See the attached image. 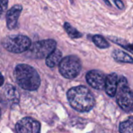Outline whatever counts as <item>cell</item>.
<instances>
[{"mask_svg": "<svg viewBox=\"0 0 133 133\" xmlns=\"http://www.w3.org/2000/svg\"><path fill=\"white\" fill-rule=\"evenodd\" d=\"M3 83H4V77H3V76L2 75V73L0 72V87L2 86Z\"/></svg>", "mask_w": 133, "mask_h": 133, "instance_id": "obj_20", "label": "cell"}, {"mask_svg": "<svg viewBox=\"0 0 133 133\" xmlns=\"http://www.w3.org/2000/svg\"><path fill=\"white\" fill-rule=\"evenodd\" d=\"M17 133H40L41 124L37 120L31 118H24L16 125Z\"/></svg>", "mask_w": 133, "mask_h": 133, "instance_id": "obj_7", "label": "cell"}, {"mask_svg": "<svg viewBox=\"0 0 133 133\" xmlns=\"http://www.w3.org/2000/svg\"><path fill=\"white\" fill-rule=\"evenodd\" d=\"M2 45L9 52L21 53L30 48L31 41L24 35H10L2 40Z\"/></svg>", "mask_w": 133, "mask_h": 133, "instance_id": "obj_4", "label": "cell"}, {"mask_svg": "<svg viewBox=\"0 0 133 133\" xmlns=\"http://www.w3.org/2000/svg\"><path fill=\"white\" fill-rule=\"evenodd\" d=\"M113 58L118 62H126V63H132V58L128 55L127 53L124 52L121 50H115L112 52Z\"/></svg>", "mask_w": 133, "mask_h": 133, "instance_id": "obj_12", "label": "cell"}, {"mask_svg": "<svg viewBox=\"0 0 133 133\" xmlns=\"http://www.w3.org/2000/svg\"><path fill=\"white\" fill-rule=\"evenodd\" d=\"M64 28L65 29L67 34L71 38H79L83 36L81 33H79L76 28H74L71 24L69 23H65L64 24Z\"/></svg>", "mask_w": 133, "mask_h": 133, "instance_id": "obj_15", "label": "cell"}, {"mask_svg": "<svg viewBox=\"0 0 133 133\" xmlns=\"http://www.w3.org/2000/svg\"><path fill=\"white\" fill-rule=\"evenodd\" d=\"M14 77L18 85L29 91L38 89L41 85V78L37 70L26 64H19L14 69Z\"/></svg>", "mask_w": 133, "mask_h": 133, "instance_id": "obj_2", "label": "cell"}, {"mask_svg": "<svg viewBox=\"0 0 133 133\" xmlns=\"http://www.w3.org/2000/svg\"><path fill=\"white\" fill-rule=\"evenodd\" d=\"M59 72L66 79H74L80 72L82 64L76 55H69L62 59L58 64Z\"/></svg>", "mask_w": 133, "mask_h": 133, "instance_id": "obj_5", "label": "cell"}, {"mask_svg": "<svg viewBox=\"0 0 133 133\" xmlns=\"http://www.w3.org/2000/svg\"><path fill=\"white\" fill-rule=\"evenodd\" d=\"M56 41L52 39L42 40L37 41L30 46V52L34 58H47L56 48Z\"/></svg>", "mask_w": 133, "mask_h": 133, "instance_id": "obj_6", "label": "cell"}, {"mask_svg": "<svg viewBox=\"0 0 133 133\" xmlns=\"http://www.w3.org/2000/svg\"><path fill=\"white\" fill-rule=\"evenodd\" d=\"M117 103L122 109L129 111L132 108V93L129 87L127 79L122 76L118 78V88L116 92Z\"/></svg>", "mask_w": 133, "mask_h": 133, "instance_id": "obj_3", "label": "cell"}, {"mask_svg": "<svg viewBox=\"0 0 133 133\" xmlns=\"http://www.w3.org/2000/svg\"><path fill=\"white\" fill-rule=\"evenodd\" d=\"M5 95L7 98L10 101H12L15 102V101H18L19 99V94L16 90L11 85H7L5 88Z\"/></svg>", "mask_w": 133, "mask_h": 133, "instance_id": "obj_13", "label": "cell"}, {"mask_svg": "<svg viewBox=\"0 0 133 133\" xmlns=\"http://www.w3.org/2000/svg\"><path fill=\"white\" fill-rule=\"evenodd\" d=\"M106 76L104 72L99 70H90L87 73L86 79L87 83L96 90L104 89Z\"/></svg>", "mask_w": 133, "mask_h": 133, "instance_id": "obj_8", "label": "cell"}, {"mask_svg": "<svg viewBox=\"0 0 133 133\" xmlns=\"http://www.w3.org/2000/svg\"><path fill=\"white\" fill-rule=\"evenodd\" d=\"M93 41L96 46L100 48H107L110 47V44L106 41V39L101 35H94L93 37Z\"/></svg>", "mask_w": 133, "mask_h": 133, "instance_id": "obj_16", "label": "cell"}, {"mask_svg": "<svg viewBox=\"0 0 133 133\" xmlns=\"http://www.w3.org/2000/svg\"><path fill=\"white\" fill-rule=\"evenodd\" d=\"M70 106L77 111L87 112L95 105V99L88 88L84 86L72 87L67 93Z\"/></svg>", "mask_w": 133, "mask_h": 133, "instance_id": "obj_1", "label": "cell"}, {"mask_svg": "<svg viewBox=\"0 0 133 133\" xmlns=\"http://www.w3.org/2000/svg\"><path fill=\"white\" fill-rule=\"evenodd\" d=\"M23 9L22 5H16L12 6L6 13V24L9 30L15 29L17 26L19 16Z\"/></svg>", "mask_w": 133, "mask_h": 133, "instance_id": "obj_9", "label": "cell"}, {"mask_svg": "<svg viewBox=\"0 0 133 133\" xmlns=\"http://www.w3.org/2000/svg\"><path fill=\"white\" fill-rule=\"evenodd\" d=\"M110 39L113 41V42H115L116 44H119V45H122L124 48L127 49L129 51L132 52V45L131 44L128 43L127 41H125V40H122V39H120V38H111Z\"/></svg>", "mask_w": 133, "mask_h": 133, "instance_id": "obj_17", "label": "cell"}, {"mask_svg": "<svg viewBox=\"0 0 133 133\" xmlns=\"http://www.w3.org/2000/svg\"><path fill=\"white\" fill-rule=\"evenodd\" d=\"M115 2L117 5V6L118 7V9H123L124 8V5H123L122 2H121V1H115Z\"/></svg>", "mask_w": 133, "mask_h": 133, "instance_id": "obj_19", "label": "cell"}, {"mask_svg": "<svg viewBox=\"0 0 133 133\" xmlns=\"http://www.w3.org/2000/svg\"><path fill=\"white\" fill-rule=\"evenodd\" d=\"M62 59V53L60 50L55 49L46 58V65L50 68L58 65Z\"/></svg>", "mask_w": 133, "mask_h": 133, "instance_id": "obj_11", "label": "cell"}, {"mask_svg": "<svg viewBox=\"0 0 133 133\" xmlns=\"http://www.w3.org/2000/svg\"><path fill=\"white\" fill-rule=\"evenodd\" d=\"M118 77L116 73H111L106 77L104 89L107 94L111 97H115L118 88Z\"/></svg>", "mask_w": 133, "mask_h": 133, "instance_id": "obj_10", "label": "cell"}, {"mask_svg": "<svg viewBox=\"0 0 133 133\" xmlns=\"http://www.w3.org/2000/svg\"><path fill=\"white\" fill-rule=\"evenodd\" d=\"M132 117L120 124L119 131L121 133H132Z\"/></svg>", "mask_w": 133, "mask_h": 133, "instance_id": "obj_14", "label": "cell"}, {"mask_svg": "<svg viewBox=\"0 0 133 133\" xmlns=\"http://www.w3.org/2000/svg\"><path fill=\"white\" fill-rule=\"evenodd\" d=\"M8 1H0V18H2L7 9Z\"/></svg>", "mask_w": 133, "mask_h": 133, "instance_id": "obj_18", "label": "cell"}, {"mask_svg": "<svg viewBox=\"0 0 133 133\" xmlns=\"http://www.w3.org/2000/svg\"><path fill=\"white\" fill-rule=\"evenodd\" d=\"M0 116H1V109H0Z\"/></svg>", "mask_w": 133, "mask_h": 133, "instance_id": "obj_21", "label": "cell"}]
</instances>
